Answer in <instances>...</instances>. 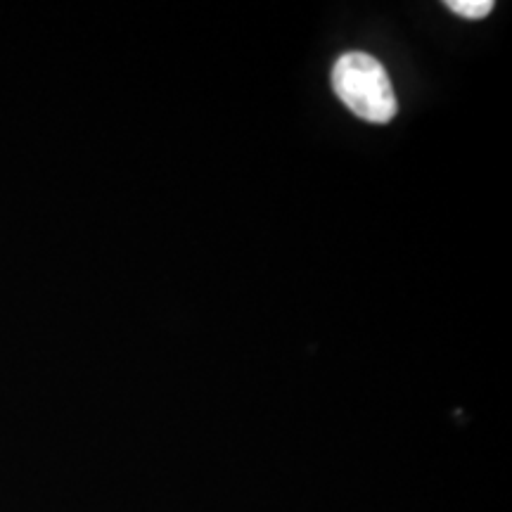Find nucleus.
Instances as JSON below:
<instances>
[{
	"label": "nucleus",
	"instance_id": "nucleus-1",
	"mask_svg": "<svg viewBox=\"0 0 512 512\" xmlns=\"http://www.w3.org/2000/svg\"><path fill=\"white\" fill-rule=\"evenodd\" d=\"M332 88L356 117L387 124L396 114V95L387 72L373 55L344 53L332 67Z\"/></svg>",
	"mask_w": 512,
	"mask_h": 512
},
{
	"label": "nucleus",
	"instance_id": "nucleus-2",
	"mask_svg": "<svg viewBox=\"0 0 512 512\" xmlns=\"http://www.w3.org/2000/svg\"><path fill=\"white\" fill-rule=\"evenodd\" d=\"M446 8L465 19H482L494 10L491 0H448Z\"/></svg>",
	"mask_w": 512,
	"mask_h": 512
}]
</instances>
